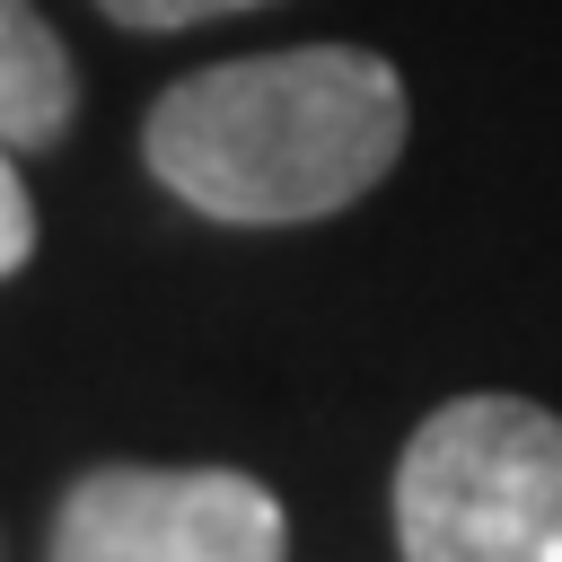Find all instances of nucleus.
Returning a JSON list of instances; mask_svg holds the SVG:
<instances>
[{
  "instance_id": "1",
  "label": "nucleus",
  "mask_w": 562,
  "mask_h": 562,
  "mask_svg": "<svg viewBox=\"0 0 562 562\" xmlns=\"http://www.w3.org/2000/svg\"><path fill=\"white\" fill-rule=\"evenodd\" d=\"M404 79L369 44H290L158 88L140 123L149 176L228 228H299L351 211L404 158Z\"/></svg>"
},
{
  "instance_id": "2",
  "label": "nucleus",
  "mask_w": 562,
  "mask_h": 562,
  "mask_svg": "<svg viewBox=\"0 0 562 562\" xmlns=\"http://www.w3.org/2000/svg\"><path fill=\"white\" fill-rule=\"evenodd\" d=\"M404 562H562V413L448 395L395 457Z\"/></svg>"
},
{
  "instance_id": "3",
  "label": "nucleus",
  "mask_w": 562,
  "mask_h": 562,
  "mask_svg": "<svg viewBox=\"0 0 562 562\" xmlns=\"http://www.w3.org/2000/svg\"><path fill=\"white\" fill-rule=\"evenodd\" d=\"M53 562H290V518L237 465H88L53 509Z\"/></svg>"
},
{
  "instance_id": "4",
  "label": "nucleus",
  "mask_w": 562,
  "mask_h": 562,
  "mask_svg": "<svg viewBox=\"0 0 562 562\" xmlns=\"http://www.w3.org/2000/svg\"><path fill=\"white\" fill-rule=\"evenodd\" d=\"M79 114V70L35 0H0V149L35 158L70 132Z\"/></svg>"
},
{
  "instance_id": "5",
  "label": "nucleus",
  "mask_w": 562,
  "mask_h": 562,
  "mask_svg": "<svg viewBox=\"0 0 562 562\" xmlns=\"http://www.w3.org/2000/svg\"><path fill=\"white\" fill-rule=\"evenodd\" d=\"M114 26L132 35H176V26H202V18H228V9H263V0H97Z\"/></svg>"
},
{
  "instance_id": "6",
  "label": "nucleus",
  "mask_w": 562,
  "mask_h": 562,
  "mask_svg": "<svg viewBox=\"0 0 562 562\" xmlns=\"http://www.w3.org/2000/svg\"><path fill=\"white\" fill-rule=\"evenodd\" d=\"M26 255H35V202H26V184H18V158L0 149V281H9Z\"/></svg>"
}]
</instances>
